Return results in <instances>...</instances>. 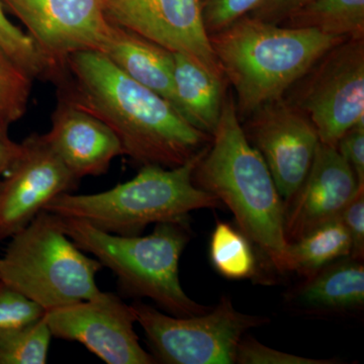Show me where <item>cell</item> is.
I'll return each instance as SVG.
<instances>
[{
	"label": "cell",
	"mask_w": 364,
	"mask_h": 364,
	"mask_svg": "<svg viewBox=\"0 0 364 364\" xmlns=\"http://www.w3.org/2000/svg\"><path fill=\"white\" fill-rule=\"evenodd\" d=\"M52 82L58 97L107 124L119 138L124 155L142 166H181L212 140L171 102L127 75L102 53L71 54Z\"/></svg>",
	"instance_id": "6da1fadb"
},
{
	"label": "cell",
	"mask_w": 364,
	"mask_h": 364,
	"mask_svg": "<svg viewBox=\"0 0 364 364\" xmlns=\"http://www.w3.org/2000/svg\"><path fill=\"white\" fill-rule=\"evenodd\" d=\"M212 140L196 164L193 182L233 213L242 233L272 267L287 272L284 200L267 163L249 142L236 102L225 97Z\"/></svg>",
	"instance_id": "7a4b0ae2"
},
{
	"label": "cell",
	"mask_w": 364,
	"mask_h": 364,
	"mask_svg": "<svg viewBox=\"0 0 364 364\" xmlns=\"http://www.w3.org/2000/svg\"><path fill=\"white\" fill-rule=\"evenodd\" d=\"M344 40L250 16L210 35L223 75L236 92L241 116H250L262 105L284 97L326 53Z\"/></svg>",
	"instance_id": "3957f363"
},
{
	"label": "cell",
	"mask_w": 364,
	"mask_h": 364,
	"mask_svg": "<svg viewBox=\"0 0 364 364\" xmlns=\"http://www.w3.org/2000/svg\"><path fill=\"white\" fill-rule=\"evenodd\" d=\"M207 147L181 166L143 165L133 179L102 193H62L44 210L122 236H138L151 224L188 221L193 210L223 207L193 182V171Z\"/></svg>",
	"instance_id": "277c9868"
},
{
	"label": "cell",
	"mask_w": 364,
	"mask_h": 364,
	"mask_svg": "<svg viewBox=\"0 0 364 364\" xmlns=\"http://www.w3.org/2000/svg\"><path fill=\"white\" fill-rule=\"evenodd\" d=\"M61 218L71 240L109 268L124 294L152 299L176 317L202 315L212 309L189 298L179 280V260L191 240L188 221L159 223L147 236H122L82 220Z\"/></svg>",
	"instance_id": "5b68a950"
},
{
	"label": "cell",
	"mask_w": 364,
	"mask_h": 364,
	"mask_svg": "<svg viewBox=\"0 0 364 364\" xmlns=\"http://www.w3.org/2000/svg\"><path fill=\"white\" fill-rule=\"evenodd\" d=\"M11 238L0 258V280L45 311L100 293L95 279L104 267L71 240L60 215L43 210Z\"/></svg>",
	"instance_id": "8992f818"
},
{
	"label": "cell",
	"mask_w": 364,
	"mask_h": 364,
	"mask_svg": "<svg viewBox=\"0 0 364 364\" xmlns=\"http://www.w3.org/2000/svg\"><path fill=\"white\" fill-rule=\"evenodd\" d=\"M132 306L153 358L166 364H233L245 333L269 322L239 312L227 296L208 312L191 317L161 313L141 301Z\"/></svg>",
	"instance_id": "52a82bcc"
},
{
	"label": "cell",
	"mask_w": 364,
	"mask_h": 364,
	"mask_svg": "<svg viewBox=\"0 0 364 364\" xmlns=\"http://www.w3.org/2000/svg\"><path fill=\"white\" fill-rule=\"evenodd\" d=\"M303 78L289 100L310 119L321 143L336 147L345 132L364 122V38L335 46Z\"/></svg>",
	"instance_id": "ba28073f"
},
{
	"label": "cell",
	"mask_w": 364,
	"mask_h": 364,
	"mask_svg": "<svg viewBox=\"0 0 364 364\" xmlns=\"http://www.w3.org/2000/svg\"><path fill=\"white\" fill-rule=\"evenodd\" d=\"M28 30L51 68L52 80L65 60L76 52H102L112 23L104 0H0Z\"/></svg>",
	"instance_id": "9c48e42d"
},
{
	"label": "cell",
	"mask_w": 364,
	"mask_h": 364,
	"mask_svg": "<svg viewBox=\"0 0 364 364\" xmlns=\"http://www.w3.org/2000/svg\"><path fill=\"white\" fill-rule=\"evenodd\" d=\"M53 337L78 342L107 364L157 363L139 342L133 306L100 291L90 299L46 311Z\"/></svg>",
	"instance_id": "30bf717a"
},
{
	"label": "cell",
	"mask_w": 364,
	"mask_h": 364,
	"mask_svg": "<svg viewBox=\"0 0 364 364\" xmlns=\"http://www.w3.org/2000/svg\"><path fill=\"white\" fill-rule=\"evenodd\" d=\"M243 129L267 163L282 200H289L305 181L320 144L312 122L282 97L253 112Z\"/></svg>",
	"instance_id": "8fae6325"
},
{
	"label": "cell",
	"mask_w": 364,
	"mask_h": 364,
	"mask_svg": "<svg viewBox=\"0 0 364 364\" xmlns=\"http://www.w3.org/2000/svg\"><path fill=\"white\" fill-rule=\"evenodd\" d=\"M107 18L224 78L203 23L200 0H104Z\"/></svg>",
	"instance_id": "7c38bea8"
},
{
	"label": "cell",
	"mask_w": 364,
	"mask_h": 364,
	"mask_svg": "<svg viewBox=\"0 0 364 364\" xmlns=\"http://www.w3.org/2000/svg\"><path fill=\"white\" fill-rule=\"evenodd\" d=\"M78 181L44 135L28 136L21 143V154L0 182V240L21 231Z\"/></svg>",
	"instance_id": "4fadbf2b"
},
{
	"label": "cell",
	"mask_w": 364,
	"mask_h": 364,
	"mask_svg": "<svg viewBox=\"0 0 364 364\" xmlns=\"http://www.w3.org/2000/svg\"><path fill=\"white\" fill-rule=\"evenodd\" d=\"M359 186L350 165L336 147L320 142L305 181L284 200V237L294 243L326 223L338 219Z\"/></svg>",
	"instance_id": "5bb4252c"
},
{
	"label": "cell",
	"mask_w": 364,
	"mask_h": 364,
	"mask_svg": "<svg viewBox=\"0 0 364 364\" xmlns=\"http://www.w3.org/2000/svg\"><path fill=\"white\" fill-rule=\"evenodd\" d=\"M44 136L78 181L104 176L112 161L124 155L119 138L107 124L61 97Z\"/></svg>",
	"instance_id": "9a60e30c"
},
{
	"label": "cell",
	"mask_w": 364,
	"mask_h": 364,
	"mask_svg": "<svg viewBox=\"0 0 364 364\" xmlns=\"http://www.w3.org/2000/svg\"><path fill=\"white\" fill-rule=\"evenodd\" d=\"M100 53L136 82L174 105L173 53L114 23Z\"/></svg>",
	"instance_id": "2e32d148"
},
{
	"label": "cell",
	"mask_w": 364,
	"mask_h": 364,
	"mask_svg": "<svg viewBox=\"0 0 364 364\" xmlns=\"http://www.w3.org/2000/svg\"><path fill=\"white\" fill-rule=\"evenodd\" d=\"M296 305L316 312H351L364 305V265L350 256L335 261L296 289Z\"/></svg>",
	"instance_id": "e0dca14e"
},
{
	"label": "cell",
	"mask_w": 364,
	"mask_h": 364,
	"mask_svg": "<svg viewBox=\"0 0 364 364\" xmlns=\"http://www.w3.org/2000/svg\"><path fill=\"white\" fill-rule=\"evenodd\" d=\"M174 105L182 116L208 135L214 132L224 104V82L188 57L173 53Z\"/></svg>",
	"instance_id": "ac0fdd59"
},
{
	"label": "cell",
	"mask_w": 364,
	"mask_h": 364,
	"mask_svg": "<svg viewBox=\"0 0 364 364\" xmlns=\"http://www.w3.org/2000/svg\"><path fill=\"white\" fill-rule=\"evenodd\" d=\"M287 272L305 279L351 254V241L339 219L326 223L287 246Z\"/></svg>",
	"instance_id": "d6986e66"
},
{
	"label": "cell",
	"mask_w": 364,
	"mask_h": 364,
	"mask_svg": "<svg viewBox=\"0 0 364 364\" xmlns=\"http://www.w3.org/2000/svg\"><path fill=\"white\" fill-rule=\"evenodd\" d=\"M282 25L341 38H364V0H313Z\"/></svg>",
	"instance_id": "ffe728a7"
},
{
	"label": "cell",
	"mask_w": 364,
	"mask_h": 364,
	"mask_svg": "<svg viewBox=\"0 0 364 364\" xmlns=\"http://www.w3.org/2000/svg\"><path fill=\"white\" fill-rule=\"evenodd\" d=\"M210 258L215 272L225 279H252L257 273V261L250 240L228 223L215 225L210 237Z\"/></svg>",
	"instance_id": "44dd1931"
},
{
	"label": "cell",
	"mask_w": 364,
	"mask_h": 364,
	"mask_svg": "<svg viewBox=\"0 0 364 364\" xmlns=\"http://www.w3.org/2000/svg\"><path fill=\"white\" fill-rule=\"evenodd\" d=\"M33 78L0 46V135L25 116Z\"/></svg>",
	"instance_id": "7402d4cb"
},
{
	"label": "cell",
	"mask_w": 364,
	"mask_h": 364,
	"mask_svg": "<svg viewBox=\"0 0 364 364\" xmlns=\"http://www.w3.org/2000/svg\"><path fill=\"white\" fill-rule=\"evenodd\" d=\"M53 335L45 318L0 336V364H45Z\"/></svg>",
	"instance_id": "603a6c76"
},
{
	"label": "cell",
	"mask_w": 364,
	"mask_h": 364,
	"mask_svg": "<svg viewBox=\"0 0 364 364\" xmlns=\"http://www.w3.org/2000/svg\"><path fill=\"white\" fill-rule=\"evenodd\" d=\"M0 46L33 79L49 80L51 68L37 46L18 26L11 23L0 2Z\"/></svg>",
	"instance_id": "cb8c5ba5"
},
{
	"label": "cell",
	"mask_w": 364,
	"mask_h": 364,
	"mask_svg": "<svg viewBox=\"0 0 364 364\" xmlns=\"http://www.w3.org/2000/svg\"><path fill=\"white\" fill-rule=\"evenodd\" d=\"M45 313L39 304L0 280V336L42 320Z\"/></svg>",
	"instance_id": "d4e9b609"
},
{
	"label": "cell",
	"mask_w": 364,
	"mask_h": 364,
	"mask_svg": "<svg viewBox=\"0 0 364 364\" xmlns=\"http://www.w3.org/2000/svg\"><path fill=\"white\" fill-rule=\"evenodd\" d=\"M260 2L261 0H200L208 35L220 32L248 16Z\"/></svg>",
	"instance_id": "484cf974"
},
{
	"label": "cell",
	"mask_w": 364,
	"mask_h": 364,
	"mask_svg": "<svg viewBox=\"0 0 364 364\" xmlns=\"http://www.w3.org/2000/svg\"><path fill=\"white\" fill-rule=\"evenodd\" d=\"M235 363L239 364H335L337 359H314L275 350L252 337H243L238 345Z\"/></svg>",
	"instance_id": "4316f807"
},
{
	"label": "cell",
	"mask_w": 364,
	"mask_h": 364,
	"mask_svg": "<svg viewBox=\"0 0 364 364\" xmlns=\"http://www.w3.org/2000/svg\"><path fill=\"white\" fill-rule=\"evenodd\" d=\"M338 219L346 229L351 241L350 257L363 260L364 257V188L342 210Z\"/></svg>",
	"instance_id": "83f0119b"
},
{
	"label": "cell",
	"mask_w": 364,
	"mask_h": 364,
	"mask_svg": "<svg viewBox=\"0 0 364 364\" xmlns=\"http://www.w3.org/2000/svg\"><path fill=\"white\" fill-rule=\"evenodd\" d=\"M336 148L350 165L359 186H364V122L345 132L339 139Z\"/></svg>",
	"instance_id": "f1b7e54d"
},
{
	"label": "cell",
	"mask_w": 364,
	"mask_h": 364,
	"mask_svg": "<svg viewBox=\"0 0 364 364\" xmlns=\"http://www.w3.org/2000/svg\"><path fill=\"white\" fill-rule=\"evenodd\" d=\"M313 0H261L248 16L272 23H282L299 9Z\"/></svg>",
	"instance_id": "f546056e"
},
{
	"label": "cell",
	"mask_w": 364,
	"mask_h": 364,
	"mask_svg": "<svg viewBox=\"0 0 364 364\" xmlns=\"http://www.w3.org/2000/svg\"><path fill=\"white\" fill-rule=\"evenodd\" d=\"M21 152V143H16L9 136L0 135V182Z\"/></svg>",
	"instance_id": "4dcf8cb0"
}]
</instances>
